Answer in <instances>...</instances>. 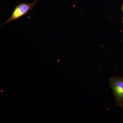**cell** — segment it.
I'll return each mask as SVG.
<instances>
[{
	"instance_id": "cell-4",
	"label": "cell",
	"mask_w": 123,
	"mask_h": 123,
	"mask_svg": "<svg viewBox=\"0 0 123 123\" xmlns=\"http://www.w3.org/2000/svg\"></svg>"
},
{
	"instance_id": "cell-1",
	"label": "cell",
	"mask_w": 123,
	"mask_h": 123,
	"mask_svg": "<svg viewBox=\"0 0 123 123\" xmlns=\"http://www.w3.org/2000/svg\"><path fill=\"white\" fill-rule=\"evenodd\" d=\"M39 0H36L32 3L21 2L15 7L11 17L4 23L1 25V27L9 23L17 20L28 13L29 11L33 10V7Z\"/></svg>"
},
{
	"instance_id": "cell-2",
	"label": "cell",
	"mask_w": 123,
	"mask_h": 123,
	"mask_svg": "<svg viewBox=\"0 0 123 123\" xmlns=\"http://www.w3.org/2000/svg\"><path fill=\"white\" fill-rule=\"evenodd\" d=\"M109 84L117 103L123 105V78L121 77H112L109 80Z\"/></svg>"
},
{
	"instance_id": "cell-3",
	"label": "cell",
	"mask_w": 123,
	"mask_h": 123,
	"mask_svg": "<svg viewBox=\"0 0 123 123\" xmlns=\"http://www.w3.org/2000/svg\"><path fill=\"white\" fill-rule=\"evenodd\" d=\"M122 10H123V7H122Z\"/></svg>"
}]
</instances>
